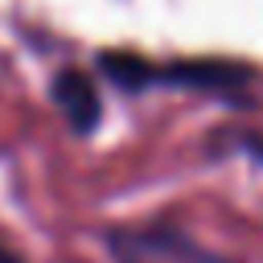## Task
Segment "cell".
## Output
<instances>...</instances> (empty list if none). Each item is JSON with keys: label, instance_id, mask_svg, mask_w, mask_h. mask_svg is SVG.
<instances>
[{"label": "cell", "instance_id": "cell-5", "mask_svg": "<svg viewBox=\"0 0 263 263\" xmlns=\"http://www.w3.org/2000/svg\"><path fill=\"white\" fill-rule=\"evenodd\" d=\"M0 263H21L16 255H8V251H0Z\"/></svg>", "mask_w": 263, "mask_h": 263}, {"label": "cell", "instance_id": "cell-4", "mask_svg": "<svg viewBox=\"0 0 263 263\" xmlns=\"http://www.w3.org/2000/svg\"><path fill=\"white\" fill-rule=\"evenodd\" d=\"M238 144H242V152H251V156L263 164V136H242Z\"/></svg>", "mask_w": 263, "mask_h": 263}, {"label": "cell", "instance_id": "cell-2", "mask_svg": "<svg viewBox=\"0 0 263 263\" xmlns=\"http://www.w3.org/2000/svg\"><path fill=\"white\" fill-rule=\"evenodd\" d=\"M111 255L119 263H226L210 251H201L193 238L168 230V226H136V230H111L107 234Z\"/></svg>", "mask_w": 263, "mask_h": 263}, {"label": "cell", "instance_id": "cell-3", "mask_svg": "<svg viewBox=\"0 0 263 263\" xmlns=\"http://www.w3.org/2000/svg\"><path fill=\"white\" fill-rule=\"evenodd\" d=\"M49 95H53V103L62 107V115L70 119V127H74L78 136H90V132L99 127V119H103V103H99L95 82H90L82 70H74V66L58 70L53 82H49Z\"/></svg>", "mask_w": 263, "mask_h": 263}, {"label": "cell", "instance_id": "cell-1", "mask_svg": "<svg viewBox=\"0 0 263 263\" xmlns=\"http://www.w3.org/2000/svg\"><path fill=\"white\" fill-rule=\"evenodd\" d=\"M99 70L127 95H140L148 86H181V90H205V95H238L255 78L242 62L222 58H189V62H148L127 49H103Z\"/></svg>", "mask_w": 263, "mask_h": 263}]
</instances>
